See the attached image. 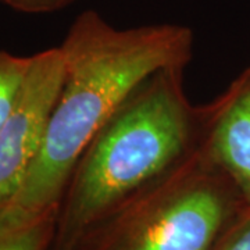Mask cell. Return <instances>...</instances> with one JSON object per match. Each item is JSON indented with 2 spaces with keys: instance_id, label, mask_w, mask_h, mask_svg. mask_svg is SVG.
I'll return each mask as SVG.
<instances>
[{
  "instance_id": "6da1fadb",
  "label": "cell",
  "mask_w": 250,
  "mask_h": 250,
  "mask_svg": "<svg viewBox=\"0 0 250 250\" xmlns=\"http://www.w3.org/2000/svg\"><path fill=\"white\" fill-rule=\"evenodd\" d=\"M59 47L62 86L27 177L0 206V236L59 213L74 170L100 128L147 77L187 68L195 34L181 24L117 28L98 11L85 10Z\"/></svg>"
},
{
  "instance_id": "7a4b0ae2",
  "label": "cell",
  "mask_w": 250,
  "mask_h": 250,
  "mask_svg": "<svg viewBox=\"0 0 250 250\" xmlns=\"http://www.w3.org/2000/svg\"><path fill=\"white\" fill-rule=\"evenodd\" d=\"M184 71L172 67L147 77L92 139L59 208L56 249H75L95 227L202 149L205 106L189 100Z\"/></svg>"
},
{
  "instance_id": "3957f363",
  "label": "cell",
  "mask_w": 250,
  "mask_h": 250,
  "mask_svg": "<svg viewBox=\"0 0 250 250\" xmlns=\"http://www.w3.org/2000/svg\"><path fill=\"white\" fill-rule=\"evenodd\" d=\"M248 208L232 181L200 149L83 238L95 239V250H214Z\"/></svg>"
},
{
  "instance_id": "277c9868",
  "label": "cell",
  "mask_w": 250,
  "mask_h": 250,
  "mask_svg": "<svg viewBox=\"0 0 250 250\" xmlns=\"http://www.w3.org/2000/svg\"><path fill=\"white\" fill-rule=\"evenodd\" d=\"M62 81L64 62L59 46L31 56L17 102L0 128V206L14 197L27 177Z\"/></svg>"
},
{
  "instance_id": "5b68a950",
  "label": "cell",
  "mask_w": 250,
  "mask_h": 250,
  "mask_svg": "<svg viewBox=\"0 0 250 250\" xmlns=\"http://www.w3.org/2000/svg\"><path fill=\"white\" fill-rule=\"evenodd\" d=\"M205 106L202 149L228 175L250 207V64Z\"/></svg>"
},
{
  "instance_id": "8992f818",
  "label": "cell",
  "mask_w": 250,
  "mask_h": 250,
  "mask_svg": "<svg viewBox=\"0 0 250 250\" xmlns=\"http://www.w3.org/2000/svg\"><path fill=\"white\" fill-rule=\"evenodd\" d=\"M29 60L31 56H16L0 47V128L17 102Z\"/></svg>"
},
{
  "instance_id": "52a82bcc",
  "label": "cell",
  "mask_w": 250,
  "mask_h": 250,
  "mask_svg": "<svg viewBox=\"0 0 250 250\" xmlns=\"http://www.w3.org/2000/svg\"><path fill=\"white\" fill-rule=\"evenodd\" d=\"M59 213L0 236V250H47L54 241Z\"/></svg>"
},
{
  "instance_id": "ba28073f",
  "label": "cell",
  "mask_w": 250,
  "mask_h": 250,
  "mask_svg": "<svg viewBox=\"0 0 250 250\" xmlns=\"http://www.w3.org/2000/svg\"><path fill=\"white\" fill-rule=\"evenodd\" d=\"M214 250H250V207L227 231Z\"/></svg>"
},
{
  "instance_id": "9c48e42d",
  "label": "cell",
  "mask_w": 250,
  "mask_h": 250,
  "mask_svg": "<svg viewBox=\"0 0 250 250\" xmlns=\"http://www.w3.org/2000/svg\"><path fill=\"white\" fill-rule=\"evenodd\" d=\"M6 6L25 14H47L65 9L75 0H0Z\"/></svg>"
}]
</instances>
